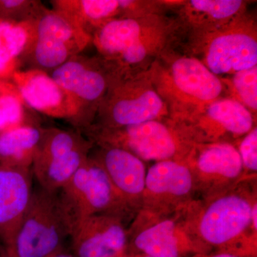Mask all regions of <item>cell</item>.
<instances>
[{
	"instance_id": "6da1fadb",
	"label": "cell",
	"mask_w": 257,
	"mask_h": 257,
	"mask_svg": "<svg viewBox=\"0 0 257 257\" xmlns=\"http://www.w3.org/2000/svg\"><path fill=\"white\" fill-rule=\"evenodd\" d=\"M256 178L244 179L227 190L195 199L183 209L189 233L210 248L243 257H257Z\"/></svg>"
},
{
	"instance_id": "7a4b0ae2",
	"label": "cell",
	"mask_w": 257,
	"mask_h": 257,
	"mask_svg": "<svg viewBox=\"0 0 257 257\" xmlns=\"http://www.w3.org/2000/svg\"><path fill=\"white\" fill-rule=\"evenodd\" d=\"M172 24L160 14L139 18H116L96 30L98 51L121 70L146 66L168 43Z\"/></svg>"
},
{
	"instance_id": "3957f363",
	"label": "cell",
	"mask_w": 257,
	"mask_h": 257,
	"mask_svg": "<svg viewBox=\"0 0 257 257\" xmlns=\"http://www.w3.org/2000/svg\"><path fill=\"white\" fill-rule=\"evenodd\" d=\"M150 76L157 92L165 101L171 121H177L223 97L221 78L197 57H177L163 67L152 64Z\"/></svg>"
},
{
	"instance_id": "277c9868",
	"label": "cell",
	"mask_w": 257,
	"mask_h": 257,
	"mask_svg": "<svg viewBox=\"0 0 257 257\" xmlns=\"http://www.w3.org/2000/svg\"><path fill=\"white\" fill-rule=\"evenodd\" d=\"M73 218L61 197L39 187L32 199L14 241L7 248L10 257H47L62 250L70 238Z\"/></svg>"
},
{
	"instance_id": "5b68a950",
	"label": "cell",
	"mask_w": 257,
	"mask_h": 257,
	"mask_svg": "<svg viewBox=\"0 0 257 257\" xmlns=\"http://www.w3.org/2000/svg\"><path fill=\"white\" fill-rule=\"evenodd\" d=\"M196 52L212 73L228 77L257 64L256 22L246 14L227 25L207 33L197 35Z\"/></svg>"
},
{
	"instance_id": "8992f818",
	"label": "cell",
	"mask_w": 257,
	"mask_h": 257,
	"mask_svg": "<svg viewBox=\"0 0 257 257\" xmlns=\"http://www.w3.org/2000/svg\"><path fill=\"white\" fill-rule=\"evenodd\" d=\"M92 135L99 145L124 149L143 162H184L194 145L170 119L152 120L111 130L97 128Z\"/></svg>"
},
{
	"instance_id": "52a82bcc",
	"label": "cell",
	"mask_w": 257,
	"mask_h": 257,
	"mask_svg": "<svg viewBox=\"0 0 257 257\" xmlns=\"http://www.w3.org/2000/svg\"><path fill=\"white\" fill-rule=\"evenodd\" d=\"M60 193L74 224L98 214L135 217L94 157H88Z\"/></svg>"
},
{
	"instance_id": "ba28073f",
	"label": "cell",
	"mask_w": 257,
	"mask_h": 257,
	"mask_svg": "<svg viewBox=\"0 0 257 257\" xmlns=\"http://www.w3.org/2000/svg\"><path fill=\"white\" fill-rule=\"evenodd\" d=\"M102 105L101 126L111 130L163 121L170 116L168 106L152 82L150 71L120 79Z\"/></svg>"
},
{
	"instance_id": "9c48e42d",
	"label": "cell",
	"mask_w": 257,
	"mask_h": 257,
	"mask_svg": "<svg viewBox=\"0 0 257 257\" xmlns=\"http://www.w3.org/2000/svg\"><path fill=\"white\" fill-rule=\"evenodd\" d=\"M183 209L158 218L135 216L127 229L126 253H143L154 257H193L211 250L189 233Z\"/></svg>"
},
{
	"instance_id": "30bf717a",
	"label": "cell",
	"mask_w": 257,
	"mask_h": 257,
	"mask_svg": "<svg viewBox=\"0 0 257 257\" xmlns=\"http://www.w3.org/2000/svg\"><path fill=\"white\" fill-rule=\"evenodd\" d=\"M171 121L193 144L234 143L256 126V117L237 101L223 96Z\"/></svg>"
},
{
	"instance_id": "8fae6325",
	"label": "cell",
	"mask_w": 257,
	"mask_h": 257,
	"mask_svg": "<svg viewBox=\"0 0 257 257\" xmlns=\"http://www.w3.org/2000/svg\"><path fill=\"white\" fill-rule=\"evenodd\" d=\"M192 172L184 162H155L147 171L141 209L135 216L158 218L170 215L196 199Z\"/></svg>"
},
{
	"instance_id": "7c38bea8",
	"label": "cell",
	"mask_w": 257,
	"mask_h": 257,
	"mask_svg": "<svg viewBox=\"0 0 257 257\" xmlns=\"http://www.w3.org/2000/svg\"><path fill=\"white\" fill-rule=\"evenodd\" d=\"M184 163L200 198L216 195L247 179L234 143L194 144Z\"/></svg>"
},
{
	"instance_id": "4fadbf2b",
	"label": "cell",
	"mask_w": 257,
	"mask_h": 257,
	"mask_svg": "<svg viewBox=\"0 0 257 257\" xmlns=\"http://www.w3.org/2000/svg\"><path fill=\"white\" fill-rule=\"evenodd\" d=\"M125 219L112 214L84 218L74 224L70 238L75 257H121L126 252Z\"/></svg>"
},
{
	"instance_id": "5bb4252c",
	"label": "cell",
	"mask_w": 257,
	"mask_h": 257,
	"mask_svg": "<svg viewBox=\"0 0 257 257\" xmlns=\"http://www.w3.org/2000/svg\"><path fill=\"white\" fill-rule=\"evenodd\" d=\"M99 146L101 150L94 157L135 216L143 203L147 171L145 162L124 149L111 145Z\"/></svg>"
},
{
	"instance_id": "9a60e30c",
	"label": "cell",
	"mask_w": 257,
	"mask_h": 257,
	"mask_svg": "<svg viewBox=\"0 0 257 257\" xmlns=\"http://www.w3.org/2000/svg\"><path fill=\"white\" fill-rule=\"evenodd\" d=\"M12 77L24 102L35 110L53 117L77 119L78 104L45 72L15 71Z\"/></svg>"
},
{
	"instance_id": "2e32d148",
	"label": "cell",
	"mask_w": 257,
	"mask_h": 257,
	"mask_svg": "<svg viewBox=\"0 0 257 257\" xmlns=\"http://www.w3.org/2000/svg\"><path fill=\"white\" fill-rule=\"evenodd\" d=\"M31 169L0 165V241L10 248L14 241L32 193Z\"/></svg>"
},
{
	"instance_id": "e0dca14e",
	"label": "cell",
	"mask_w": 257,
	"mask_h": 257,
	"mask_svg": "<svg viewBox=\"0 0 257 257\" xmlns=\"http://www.w3.org/2000/svg\"><path fill=\"white\" fill-rule=\"evenodd\" d=\"M52 78L78 104H94L104 97L108 82L104 74L84 60L71 59L54 71Z\"/></svg>"
},
{
	"instance_id": "ac0fdd59",
	"label": "cell",
	"mask_w": 257,
	"mask_h": 257,
	"mask_svg": "<svg viewBox=\"0 0 257 257\" xmlns=\"http://www.w3.org/2000/svg\"><path fill=\"white\" fill-rule=\"evenodd\" d=\"M246 4L239 0H191L184 2L180 15L184 23L202 35L227 25L244 14Z\"/></svg>"
},
{
	"instance_id": "d6986e66",
	"label": "cell",
	"mask_w": 257,
	"mask_h": 257,
	"mask_svg": "<svg viewBox=\"0 0 257 257\" xmlns=\"http://www.w3.org/2000/svg\"><path fill=\"white\" fill-rule=\"evenodd\" d=\"M44 130L25 124L0 134V165L31 169Z\"/></svg>"
},
{
	"instance_id": "ffe728a7",
	"label": "cell",
	"mask_w": 257,
	"mask_h": 257,
	"mask_svg": "<svg viewBox=\"0 0 257 257\" xmlns=\"http://www.w3.org/2000/svg\"><path fill=\"white\" fill-rule=\"evenodd\" d=\"M89 148L90 144L87 143L62 156L33 162L32 175L42 188L58 192L87 160Z\"/></svg>"
},
{
	"instance_id": "44dd1931",
	"label": "cell",
	"mask_w": 257,
	"mask_h": 257,
	"mask_svg": "<svg viewBox=\"0 0 257 257\" xmlns=\"http://www.w3.org/2000/svg\"><path fill=\"white\" fill-rule=\"evenodd\" d=\"M35 38L45 39L63 44L74 52L89 42V34L60 12L43 15L35 25Z\"/></svg>"
},
{
	"instance_id": "7402d4cb",
	"label": "cell",
	"mask_w": 257,
	"mask_h": 257,
	"mask_svg": "<svg viewBox=\"0 0 257 257\" xmlns=\"http://www.w3.org/2000/svg\"><path fill=\"white\" fill-rule=\"evenodd\" d=\"M57 4L60 7L59 12L77 24L84 31L86 24L96 26L97 30L121 14L119 2L117 0L63 1L59 2Z\"/></svg>"
},
{
	"instance_id": "603a6c76",
	"label": "cell",
	"mask_w": 257,
	"mask_h": 257,
	"mask_svg": "<svg viewBox=\"0 0 257 257\" xmlns=\"http://www.w3.org/2000/svg\"><path fill=\"white\" fill-rule=\"evenodd\" d=\"M220 78L226 97L237 101L256 117L257 66Z\"/></svg>"
},
{
	"instance_id": "cb8c5ba5",
	"label": "cell",
	"mask_w": 257,
	"mask_h": 257,
	"mask_svg": "<svg viewBox=\"0 0 257 257\" xmlns=\"http://www.w3.org/2000/svg\"><path fill=\"white\" fill-rule=\"evenodd\" d=\"M35 25L28 22L16 23L0 19V40L13 60L21 55L35 41Z\"/></svg>"
},
{
	"instance_id": "d4e9b609",
	"label": "cell",
	"mask_w": 257,
	"mask_h": 257,
	"mask_svg": "<svg viewBox=\"0 0 257 257\" xmlns=\"http://www.w3.org/2000/svg\"><path fill=\"white\" fill-rule=\"evenodd\" d=\"M23 104L14 84L3 81L0 92V134L26 124Z\"/></svg>"
},
{
	"instance_id": "484cf974",
	"label": "cell",
	"mask_w": 257,
	"mask_h": 257,
	"mask_svg": "<svg viewBox=\"0 0 257 257\" xmlns=\"http://www.w3.org/2000/svg\"><path fill=\"white\" fill-rule=\"evenodd\" d=\"M74 51L70 47L45 39H35L34 55L37 63L45 68H57L69 60Z\"/></svg>"
},
{
	"instance_id": "4316f807",
	"label": "cell",
	"mask_w": 257,
	"mask_h": 257,
	"mask_svg": "<svg viewBox=\"0 0 257 257\" xmlns=\"http://www.w3.org/2000/svg\"><path fill=\"white\" fill-rule=\"evenodd\" d=\"M241 157L246 179L256 178L257 128L254 126L246 135L234 143Z\"/></svg>"
},
{
	"instance_id": "83f0119b",
	"label": "cell",
	"mask_w": 257,
	"mask_h": 257,
	"mask_svg": "<svg viewBox=\"0 0 257 257\" xmlns=\"http://www.w3.org/2000/svg\"><path fill=\"white\" fill-rule=\"evenodd\" d=\"M28 5H30V2L23 0H2L0 1V16L7 18L15 15Z\"/></svg>"
},
{
	"instance_id": "f1b7e54d",
	"label": "cell",
	"mask_w": 257,
	"mask_h": 257,
	"mask_svg": "<svg viewBox=\"0 0 257 257\" xmlns=\"http://www.w3.org/2000/svg\"><path fill=\"white\" fill-rule=\"evenodd\" d=\"M15 64L9 63L0 57V79L12 77L15 72Z\"/></svg>"
},
{
	"instance_id": "f546056e",
	"label": "cell",
	"mask_w": 257,
	"mask_h": 257,
	"mask_svg": "<svg viewBox=\"0 0 257 257\" xmlns=\"http://www.w3.org/2000/svg\"><path fill=\"white\" fill-rule=\"evenodd\" d=\"M193 257H243L239 256V255L233 254L227 252H222V251H211V253H206V254H198Z\"/></svg>"
},
{
	"instance_id": "4dcf8cb0",
	"label": "cell",
	"mask_w": 257,
	"mask_h": 257,
	"mask_svg": "<svg viewBox=\"0 0 257 257\" xmlns=\"http://www.w3.org/2000/svg\"><path fill=\"white\" fill-rule=\"evenodd\" d=\"M47 257H75L73 254H70V253H67L63 252L62 249L60 251H57V252L52 253V255Z\"/></svg>"
},
{
	"instance_id": "1f68e13d",
	"label": "cell",
	"mask_w": 257,
	"mask_h": 257,
	"mask_svg": "<svg viewBox=\"0 0 257 257\" xmlns=\"http://www.w3.org/2000/svg\"><path fill=\"white\" fill-rule=\"evenodd\" d=\"M121 257H154L143 253H125Z\"/></svg>"
},
{
	"instance_id": "d6a6232c",
	"label": "cell",
	"mask_w": 257,
	"mask_h": 257,
	"mask_svg": "<svg viewBox=\"0 0 257 257\" xmlns=\"http://www.w3.org/2000/svg\"><path fill=\"white\" fill-rule=\"evenodd\" d=\"M0 257H10L8 250L2 243L0 244Z\"/></svg>"
},
{
	"instance_id": "836d02e7",
	"label": "cell",
	"mask_w": 257,
	"mask_h": 257,
	"mask_svg": "<svg viewBox=\"0 0 257 257\" xmlns=\"http://www.w3.org/2000/svg\"><path fill=\"white\" fill-rule=\"evenodd\" d=\"M3 81L0 80V92L2 91V88H3Z\"/></svg>"
}]
</instances>
